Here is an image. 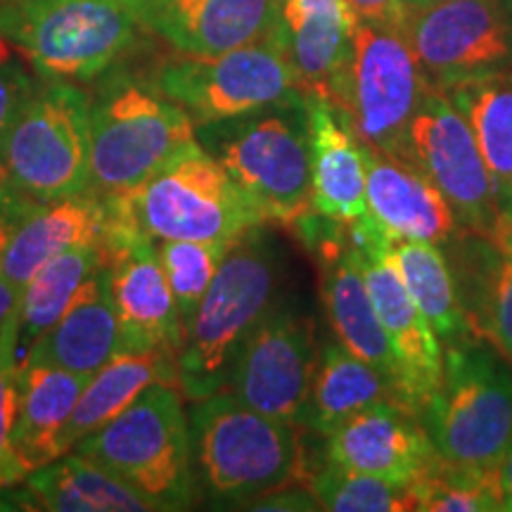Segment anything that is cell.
Here are the masks:
<instances>
[{"mask_svg": "<svg viewBox=\"0 0 512 512\" xmlns=\"http://www.w3.org/2000/svg\"><path fill=\"white\" fill-rule=\"evenodd\" d=\"M349 242L366 278L396 368V394L403 406L420 413L441 380L444 342L413 302L396 266L394 242L368 214L349 223Z\"/></svg>", "mask_w": 512, "mask_h": 512, "instance_id": "obj_12", "label": "cell"}, {"mask_svg": "<svg viewBox=\"0 0 512 512\" xmlns=\"http://www.w3.org/2000/svg\"><path fill=\"white\" fill-rule=\"evenodd\" d=\"M309 114L311 211L318 219L351 223L366 214L368 145L347 114L320 91H304Z\"/></svg>", "mask_w": 512, "mask_h": 512, "instance_id": "obj_17", "label": "cell"}, {"mask_svg": "<svg viewBox=\"0 0 512 512\" xmlns=\"http://www.w3.org/2000/svg\"><path fill=\"white\" fill-rule=\"evenodd\" d=\"M432 83L399 27L358 22L351 60L332 100L370 150L403 162L406 133Z\"/></svg>", "mask_w": 512, "mask_h": 512, "instance_id": "obj_10", "label": "cell"}, {"mask_svg": "<svg viewBox=\"0 0 512 512\" xmlns=\"http://www.w3.org/2000/svg\"><path fill=\"white\" fill-rule=\"evenodd\" d=\"M439 453L418 413L387 399L363 408L328 437V463L411 484Z\"/></svg>", "mask_w": 512, "mask_h": 512, "instance_id": "obj_16", "label": "cell"}, {"mask_svg": "<svg viewBox=\"0 0 512 512\" xmlns=\"http://www.w3.org/2000/svg\"><path fill=\"white\" fill-rule=\"evenodd\" d=\"M394 256L413 302L430 320L441 342L451 344L472 337L456 271L448 264L444 249L432 242H396Z\"/></svg>", "mask_w": 512, "mask_h": 512, "instance_id": "obj_32", "label": "cell"}, {"mask_svg": "<svg viewBox=\"0 0 512 512\" xmlns=\"http://www.w3.org/2000/svg\"><path fill=\"white\" fill-rule=\"evenodd\" d=\"M498 491H501V503L505 512H512V437L505 446L501 460L496 465Z\"/></svg>", "mask_w": 512, "mask_h": 512, "instance_id": "obj_42", "label": "cell"}, {"mask_svg": "<svg viewBox=\"0 0 512 512\" xmlns=\"http://www.w3.org/2000/svg\"><path fill=\"white\" fill-rule=\"evenodd\" d=\"M119 351L121 335L107 261L81 285L69 309L38 339L24 363H43L91 377Z\"/></svg>", "mask_w": 512, "mask_h": 512, "instance_id": "obj_23", "label": "cell"}, {"mask_svg": "<svg viewBox=\"0 0 512 512\" xmlns=\"http://www.w3.org/2000/svg\"><path fill=\"white\" fill-rule=\"evenodd\" d=\"M15 328L0 339V486L24 482L29 472L12 448V418H15Z\"/></svg>", "mask_w": 512, "mask_h": 512, "instance_id": "obj_36", "label": "cell"}, {"mask_svg": "<svg viewBox=\"0 0 512 512\" xmlns=\"http://www.w3.org/2000/svg\"><path fill=\"white\" fill-rule=\"evenodd\" d=\"M110 256L100 245L74 247L50 259L27 285L19 290L15 323V366L19 368L36 342L53 328L74 302L76 292Z\"/></svg>", "mask_w": 512, "mask_h": 512, "instance_id": "obj_30", "label": "cell"}, {"mask_svg": "<svg viewBox=\"0 0 512 512\" xmlns=\"http://www.w3.org/2000/svg\"><path fill=\"white\" fill-rule=\"evenodd\" d=\"M150 81L181 105L195 126L238 117L304 93L292 64L271 36L219 55L174 50L155 64Z\"/></svg>", "mask_w": 512, "mask_h": 512, "instance_id": "obj_11", "label": "cell"}, {"mask_svg": "<svg viewBox=\"0 0 512 512\" xmlns=\"http://www.w3.org/2000/svg\"><path fill=\"white\" fill-rule=\"evenodd\" d=\"M399 29L441 91L512 72V27L501 0L403 5Z\"/></svg>", "mask_w": 512, "mask_h": 512, "instance_id": "obj_13", "label": "cell"}, {"mask_svg": "<svg viewBox=\"0 0 512 512\" xmlns=\"http://www.w3.org/2000/svg\"><path fill=\"white\" fill-rule=\"evenodd\" d=\"M318 356L313 320L290 306L273 304L242 344L226 389L254 411L297 422Z\"/></svg>", "mask_w": 512, "mask_h": 512, "instance_id": "obj_15", "label": "cell"}, {"mask_svg": "<svg viewBox=\"0 0 512 512\" xmlns=\"http://www.w3.org/2000/svg\"><path fill=\"white\" fill-rule=\"evenodd\" d=\"M403 164L420 171L444 195L467 233L489 238L498 216L494 178L467 119L437 86L413 114Z\"/></svg>", "mask_w": 512, "mask_h": 512, "instance_id": "obj_14", "label": "cell"}, {"mask_svg": "<svg viewBox=\"0 0 512 512\" xmlns=\"http://www.w3.org/2000/svg\"><path fill=\"white\" fill-rule=\"evenodd\" d=\"M489 240L494 242L496 247H501L503 252L512 254V200L498 207V216Z\"/></svg>", "mask_w": 512, "mask_h": 512, "instance_id": "obj_41", "label": "cell"}, {"mask_svg": "<svg viewBox=\"0 0 512 512\" xmlns=\"http://www.w3.org/2000/svg\"><path fill=\"white\" fill-rule=\"evenodd\" d=\"M72 451L124 479L152 510H185L195 503L190 422L178 384L147 387L119 418Z\"/></svg>", "mask_w": 512, "mask_h": 512, "instance_id": "obj_6", "label": "cell"}, {"mask_svg": "<svg viewBox=\"0 0 512 512\" xmlns=\"http://www.w3.org/2000/svg\"><path fill=\"white\" fill-rule=\"evenodd\" d=\"M15 188V185H12L10 181H8V176H5V171H3V166H0V202L5 200V195H8V192Z\"/></svg>", "mask_w": 512, "mask_h": 512, "instance_id": "obj_43", "label": "cell"}, {"mask_svg": "<svg viewBox=\"0 0 512 512\" xmlns=\"http://www.w3.org/2000/svg\"><path fill=\"white\" fill-rule=\"evenodd\" d=\"M356 27L358 17L347 0H278L271 38L302 91L332 98L349 67Z\"/></svg>", "mask_w": 512, "mask_h": 512, "instance_id": "obj_19", "label": "cell"}, {"mask_svg": "<svg viewBox=\"0 0 512 512\" xmlns=\"http://www.w3.org/2000/svg\"><path fill=\"white\" fill-rule=\"evenodd\" d=\"M456 242L453 264L472 332L489 339L512 366V254L467 230Z\"/></svg>", "mask_w": 512, "mask_h": 512, "instance_id": "obj_27", "label": "cell"}, {"mask_svg": "<svg viewBox=\"0 0 512 512\" xmlns=\"http://www.w3.org/2000/svg\"><path fill=\"white\" fill-rule=\"evenodd\" d=\"M143 29V0H0V36L46 81L98 79Z\"/></svg>", "mask_w": 512, "mask_h": 512, "instance_id": "obj_3", "label": "cell"}, {"mask_svg": "<svg viewBox=\"0 0 512 512\" xmlns=\"http://www.w3.org/2000/svg\"><path fill=\"white\" fill-rule=\"evenodd\" d=\"M387 399L399 401L387 377L349 354L339 342L325 344L297 425L318 437H330L363 408Z\"/></svg>", "mask_w": 512, "mask_h": 512, "instance_id": "obj_28", "label": "cell"}, {"mask_svg": "<svg viewBox=\"0 0 512 512\" xmlns=\"http://www.w3.org/2000/svg\"><path fill=\"white\" fill-rule=\"evenodd\" d=\"M430 3H441V0H403V5H430Z\"/></svg>", "mask_w": 512, "mask_h": 512, "instance_id": "obj_45", "label": "cell"}, {"mask_svg": "<svg viewBox=\"0 0 512 512\" xmlns=\"http://www.w3.org/2000/svg\"><path fill=\"white\" fill-rule=\"evenodd\" d=\"M107 238V209L93 190L38 202L24 216L0 254V271L22 290L50 259L74 247L100 245Z\"/></svg>", "mask_w": 512, "mask_h": 512, "instance_id": "obj_22", "label": "cell"}, {"mask_svg": "<svg viewBox=\"0 0 512 512\" xmlns=\"http://www.w3.org/2000/svg\"><path fill=\"white\" fill-rule=\"evenodd\" d=\"M309 489L316 496L320 510L330 512H408L418 510L413 482L366 475L328 463L311 477Z\"/></svg>", "mask_w": 512, "mask_h": 512, "instance_id": "obj_35", "label": "cell"}, {"mask_svg": "<svg viewBox=\"0 0 512 512\" xmlns=\"http://www.w3.org/2000/svg\"><path fill=\"white\" fill-rule=\"evenodd\" d=\"M195 475L216 501L252 503L302 475L299 425L264 415L228 389L192 401Z\"/></svg>", "mask_w": 512, "mask_h": 512, "instance_id": "obj_4", "label": "cell"}, {"mask_svg": "<svg viewBox=\"0 0 512 512\" xmlns=\"http://www.w3.org/2000/svg\"><path fill=\"white\" fill-rule=\"evenodd\" d=\"M195 138L266 221L294 226L309 216L311 152L304 93L195 126Z\"/></svg>", "mask_w": 512, "mask_h": 512, "instance_id": "obj_1", "label": "cell"}, {"mask_svg": "<svg viewBox=\"0 0 512 512\" xmlns=\"http://www.w3.org/2000/svg\"><path fill=\"white\" fill-rule=\"evenodd\" d=\"M366 214L394 242L448 245L465 233L444 195L413 166L368 147Z\"/></svg>", "mask_w": 512, "mask_h": 512, "instance_id": "obj_21", "label": "cell"}, {"mask_svg": "<svg viewBox=\"0 0 512 512\" xmlns=\"http://www.w3.org/2000/svg\"><path fill=\"white\" fill-rule=\"evenodd\" d=\"M145 27L178 53L219 55L271 36L278 0H143Z\"/></svg>", "mask_w": 512, "mask_h": 512, "instance_id": "obj_20", "label": "cell"}, {"mask_svg": "<svg viewBox=\"0 0 512 512\" xmlns=\"http://www.w3.org/2000/svg\"><path fill=\"white\" fill-rule=\"evenodd\" d=\"M36 72L17 53L5 36H0V152L17 114L36 91Z\"/></svg>", "mask_w": 512, "mask_h": 512, "instance_id": "obj_37", "label": "cell"}, {"mask_svg": "<svg viewBox=\"0 0 512 512\" xmlns=\"http://www.w3.org/2000/svg\"><path fill=\"white\" fill-rule=\"evenodd\" d=\"M358 22H384L399 27L403 17V0H347Z\"/></svg>", "mask_w": 512, "mask_h": 512, "instance_id": "obj_39", "label": "cell"}, {"mask_svg": "<svg viewBox=\"0 0 512 512\" xmlns=\"http://www.w3.org/2000/svg\"><path fill=\"white\" fill-rule=\"evenodd\" d=\"M252 510H320V505L313 496L311 489H280L268 491V494L254 498V503H249Z\"/></svg>", "mask_w": 512, "mask_h": 512, "instance_id": "obj_38", "label": "cell"}, {"mask_svg": "<svg viewBox=\"0 0 512 512\" xmlns=\"http://www.w3.org/2000/svg\"><path fill=\"white\" fill-rule=\"evenodd\" d=\"M278 249L259 228L235 242L214 283L183 330L178 349V389L200 401L228 387L230 370L242 344L271 311L278 294Z\"/></svg>", "mask_w": 512, "mask_h": 512, "instance_id": "obj_2", "label": "cell"}, {"mask_svg": "<svg viewBox=\"0 0 512 512\" xmlns=\"http://www.w3.org/2000/svg\"><path fill=\"white\" fill-rule=\"evenodd\" d=\"M0 166L31 200L86 192L91 188V95L67 81L36 86L5 138Z\"/></svg>", "mask_w": 512, "mask_h": 512, "instance_id": "obj_9", "label": "cell"}, {"mask_svg": "<svg viewBox=\"0 0 512 512\" xmlns=\"http://www.w3.org/2000/svg\"><path fill=\"white\" fill-rule=\"evenodd\" d=\"M235 242L238 240H159L155 245L183 330L188 328Z\"/></svg>", "mask_w": 512, "mask_h": 512, "instance_id": "obj_34", "label": "cell"}, {"mask_svg": "<svg viewBox=\"0 0 512 512\" xmlns=\"http://www.w3.org/2000/svg\"><path fill=\"white\" fill-rule=\"evenodd\" d=\"M323 304L337 342L349 354L366 361L377 373L387 377L396 392L392 349L375 313L366 278L358 264V254L351 242L347 247H335V252L330 254L328 271L323 278Z\"/></svg>", "mask_w": 512, "mask_h": 512, "instance_id": "obj_26", "label": "cell"}, {"mask_svg": "<svg viewBox=\"0 0 512 512\" xmlns=\"http://www.w3.org/2000/svg\"><path fill=\"white\" fill-rule=\"evenodd\" d=\"M418 512H501L496 470L437 458L413 482Z\"/></svg>", "mask_w": 512, "mask_h": 512, "instance_id": "obj_33", "label": "cell"}, {"mask_svg": "<svg viewBox=\"0 0 512 512\" xmlns=\"http://www.w3.org/2000/svg\"><path fill=\"white\" fill-rule=\"evenodd\" d=\"M501 8L505 12V17H508L510 27H512V0H501Z\"/></svg>", "mask_w": 512, "mask_h": 512, "instance_id": "obj_44", "label": "cell"}, {"mask_svg": "<svg viewBox=\"0 0 512 512\" xmlns=\"http://www.w3.org/2000/svg\"><path fill=\"white\" fill-rule=\"evenodd\" d=\"M27 489L50 512H147L152 505L95 460L69 451L29 472Z\"/></svg>", "mask_w": 512, "mask_h": 512, "instance_id": "obj_29", "label": "cell"}, {"mask_svg": "<svg viewBox=\"0 0 512 512\" xmlns=\"http://www.w3.org/2000/svg\"><path fill=\"white\" fill-rule=\"evenodd\" d=\"M418 418L439 458L496 470L512 437V366L494 344H446L441 380Z\"/></svg>", "mask_w": 512, "mask_h": 512, "instance_id": "obj_7", "label": "cell"}, {"mask_svg": "<svg viewBox=\"0 0 512 512\" xmlns=\"http://www.w3.org/2000/svg\"><path fill=\"white\" fill-rule=\"evenodd\" d=\"M88 380L91 377L31 361L15 370L12 448L24 470L34 472L64 456V427Z\"/></svg>", "mask_w": 512, "mask_h": 512, "instance_id": "obj_24", "label": "cell"}, {"mask_svg": "<svg viewBox=\"0 0 512 512\" xmlns=\"http://www.w3.org/2000/svg\"><path fill=\"white\" fill-rule=\"evenodd\" d=\"M195 140V121L150 76L114 72L91 95L88 190L136 188Z\"/></svg>", "mask_w": 512, "mask_h": 512, "instance_id": "obj_8", "label": "cell"}, {"mask_svg": "<svg viewBox=\"0 0 512 512\" xmlns=\"http://www.w3.org/2000/svg\"><path fill=\"white\" fill-rule=\"evenodd\" d=\"M178 354L174 351H119L86 382L62 434V448L69 453L88 434L102 430L107 422L138 399L152 384H178Z\"/></svg>", "mask_w": 512, "mask_h": 512, "instance_id": "obj_25", "label": "cell"}, {"mask_svg": "<svg viewBox=\"0 0 512 512\" xmlns=\"http://www.w3.org/2000/svg\"><path fill=\"white\" fill-rule=\"evenodd\" d=\"M119 219L150 240H240L266 223L204 147L190 143L131 190L102 195Z\"/></svg>", "mask_w": 512, "mask_h": 512, "instance_id": "obj_5", "label": "cell"}, {"mask_svg": "<svg viewBox=\"0 0 512 512\" xmlns=\"http://www.w3.org/2000/svg\"><path fill=\"white\" fill-rule=\"evenodd\" d=\"M444 93L475 133L501 207L512 200V72L458 83Z\"/></svg>", "mask_w": 512, "mask_h": 512, "instance_id": "obj_31", "label": "cell"}, {"mask_svg": "<svg viewBox=\"0 0 512 512\" xmlns=\"http://www.w3.org/2000/svg\"><path fill=\"white\" fill-rule=\"evenodd\" d=\"M112 302L121 351H174L183 344V323L157 259L155 242L140 238L110 254Z\"/></svg>", "mask_w": 512, "mask_h": 512, "instance_id": "obj_18", "label": "cell"}, {"mask_svg": "<svg viewBox=\"0 0 512 512\" xmlns=\"http://www.w3.org/2000/svg\"><path fill=\"white\" fill-rule=\"evenodd\" d=\"M17 304H19V290L5 278L0 271V339L5 332L15 328L17 323Z\"/></svg>", "mask_w": 512, "mask_h": 512, "instance_id": "obj_40", "label": "cell"}]
</instances>
